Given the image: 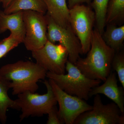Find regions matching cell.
Returning a JSON list of instances; mask_svg holds the SVG:
<instances>
[{"label": "cell", "mask_w": 124, "mask_h": 124, "mask_svg": "<svg viewBox=\"0 0 124 124\" xmlns=\"http://www.w3.org/2000/svg\"><path fill=\"white\" fill-rule=\"evenodd\" d=\"M86 57L74 63L86 77L104 81L111 72L115 51L106 44L96 28L93 30L91 48Z\"/></svg>", "instance_id": "obj_1"}, {"label": "cell", "mask_w": 124, "mask_h": 124, "mask_svg": "<svg viewBox=\"0 0 124 124\" xmlns=\"http://www.w3.org/2000/svg\"><path fill=\"white\" fill-rule=\"evenodd\" d=\"M47 72L36 63L29 61L20 60L0 68V75L10 81L14 95L26 91L35 93L39 88L37 82L45 79Z\"/></svg>", "instance_id": "obj_2"}, {"label": "cell", "mask_w": 124, "mask_h": 124, "mask_svg": "<svg viewBox=\"0 0 124 124\" xmlns=\"http://www.w3.org/2000/svg\"><path fill=\"white\" fill-rule=\"evenodd\" d=\"M67 74L58 75L48 71L46 77L53 81L61 89L70 95L86 101L91 90L99 85L101 81L86 77L75 64L68 60L66 65Z\"/></svg>", "instance_id": "obj_3"}, {"label": "cell", "mask_w": 124, "mask_h": 124, "mask_svg": "<svg viewBox=\"0 0 124 124\" xmlns=\"http://www.w3.org/2000/svg\"><path fill=\"white\" fill-rule=\"evenodd\" d=\"M44 84L47 92L44 94L26 91L17 95L15 100L19 110L22 111L20 121L29 116H42L48 114L51 108L57 103L55 95L48 80Z\"/></svg>", "instance_id": "obj_4"}, {"label": "cell", "mask_w": 124, "mask_h": 124, "mask_svg": "<svg viewBox=\"0 0 124 124\" xmlns=\"http://www.w3.org/2000/svg\"><path fill=\"white\" fill-rule=\"evenodd\" d=\"M69 22L72 29L79 39L82 54H87L91 48L95 14L91 7L82 4L69 9Z\"/></svg>", "instance_id": "obj_5"}, {"label": "cell", "mask_w": 124, "mask_h": 124, "mask_svg": "<svg viewBox=\"0 0 124 124\" xmlns=\"http://www.w3.org/2000/svg\"><path fill=\"white\" fill-rule=\"evenodd\" d=\"M124 113L114 102L104 104L99 94L95 95L91 110L76 118L73 124H124Z\"/></svg>", "instance_id": "obj_6"}, {"label": "cell", "mask_w": 124, "mask_h": 124, "mask_svg": "<svg viewBox=\"0 0 124 124\" xmlns=\"http://www.w3.org/2000/svg\"><path fill=\"white\" fill-rule=\"evenodd\" d=\"M25 27L24 46L28 50H37L47 41V23L45 15L33 10L23 11Z\"/></svg>", "instance_id": "obj_7"}, {"label": "cell", "mask_w": 124, "mask_h": 124, "mask_svg": "<svg viewBox=\"0 0 124 124\" xmlns=\"http://www.w3.org/2000/svg\"><path fill=\"white\" fill-rule=\"evenodd\" d=\"M31 53L36 63L47 72L65 74L68 53L62 45H55L47 40L42 48L31 51Z\"/></svg>", "instance_id": "obj_8"}, {"label": "cell", "mask_w": 124, "mask_h": 124, "mask_svg": "<svg viewBox=\"0 0 124 124\" xmlns=\"http://www.w3.org/2000/svg\"><path fill=\"white\" fill-rule=\"evenodd\" d=\"M45 16L47 23V40L53 44L59 42L64 46L68 52V60L74 64L82 54L79 40L70 25L64 28L55 23L48 14Z\"/></svg>", "instance_id": "obj_9"}, {"label": "cell", "mask_w": 124, "mask_h": 124, "mask_svg": "<svg viewBox=\"0 0 124 124\" xmlns=\"http://www.w3.org/2000/svg\"><path fill=\"white\" fill-rule=\"evenodd\" d=\"M48 81L59 105V114L64 124H73L80 115L93 108V106L88 104L85 100L67 93L53 81L50 79Z\"/></svg>", "instance_id": "obj_10"}, {"label": "cell", "mask_w": 124, "mask_h": 124, "mask_svg": "<svg viewBox=\"0 0 124 124\" xmlns=\"http://www.w3.org/2000/svg\"><path fill=\"white\" fill-rule=\"evenodd\" d=\"M104 83L94 87L89 94V98L101 94L113 101L118 106L122 113H124V91L123 87L118 86L115 72L111 71Z\"/></svg>", "instance_id": "obj_11"}, {"label": "cell", "mask_w": 124, "mask_h": 124, "mask_svg": "<svg viewBox=\"0 0 124 124\" xmlns=\"http://www.w3.org/2000/svg\"><path fill=\"white\" fill-rule=\"evenodd\" d=\"M47 13L57 24L66 28L70 26L69 9L66 0H44Z\"/></svg>", "instance_id": "obj_12"}, {"label": "cell", "mask_w": 124, "mask_h": 124, "mask_svg": "<svg viewBox=\"0 0 124 124\" xmlns=\"http://www.w3.org/2000/svg\"><path fill=\"white\" fill-rule=\"evenodd\" d=\"M11 33L23 36H25V27L23 11L10 14H6L4 11L0 10V33L7 30Z\"/></svg>", "instance_id": "obj_13"}, {"label": "cell", "mask_w": 124, "mask_h": 124, "mask_svg": "<svg viewBox=\"0 0 124 124\" xmlns=\"http://www.w3.org/2000/svg\"><path fill=\"white\" fill-rule=\"evenodd\" d=\"M107 28L102 35L106 44L116 51L122 48L124 40V26L117 27L115 23H108Z\"/></svg>", "instance_id": "obj_14"}, {"label": "cell", "mask_w": 124, "mask_h": 124, "mask_svg": "<svg viewBox=\"0 0 124 124\" xmlns=\"http://www.w3.org/2000/svg\"><path fill=\"white\" fill-rule=\"evenodd\" d=\"M10 89V81L0 75V121L3 124L7 121V112L9 108L19 110L15 100L11 99L8 95Z\"/></svg>", "instance_id": "obj_15"}, {"label": "cell", "mask_w": 124, "mask_h": 124, "mask_svg": "<svg viewBox=\"0 0 124 124\" xmlns=\"http://www.w3.org/2000/svg\"><path fill=\"white\" fill-rule=\"evenodd\" d=\"M28 10L37 11L45 15L47 12L44 0H13L4 11L8 14Z\"/></svg>", "instance_id": "obj_16"}, {"label": "cell", "mask_w": 124, "mask_h": 124, "mask_svg": "<svg viewBox=\"0 0 124 124\" xmlns=\"http://www.w3.org/2000/svg\"><path fill=\"white\" fill-rule=\"evenodd\" d=\"M110 0H93L90 5L93 8L95 14V28L101 35L106 26V18L108 3Z\"/></svg>", "instance_id": "obj_17"}, {"label": "cell", "mask_w": 124, "mask_h": 124, "mask_svg": "<svg viewBox=\"0 0 124 124\" xmlns=\"http://www.w3.org/2000/svg\"><path fill=\"white\" fill-rule=\"evenodd\" d=\"M124 20V0H110L107 11L106 24H120Z\"/></svg>", "instance_id": "obj_18"}, {"label": "cell", "mask_w": 124, "mask_h": 124, "mask_svg": "<svg viewBox=\"0 0 124 124\" xmlns=\"http://www.w3.org/2000/svg\"><path fill=\"white\" fill-rule=\"evenodd\" d=\"M24 37L11 33L8 37L0 41V59L5 56L10 51L23 43Z\"/></svg>", "instance_id": "obj_19"}, {"label": "cell", "mask_w": 124, "mask_h": 124, "mask_svg": "<svg viewBox=\"0 0 124 124\" xmlns=\"http://www.w3.org/2000/svg\"><path fill=\"white\" fill-rule=\"evenodd\" d=\"M111 68L115 71L119 81L124 88V54L121 51L115 54L111 63Z\"/></svg>", "instance_id": "obj_20"}, {"label": "cell", "mask_w": 124, "mask_h": 124, "mask_svg": "<svg viewBox=\"0 0 124 124\" xmlns=\"http://www.w3.org/2000/svg\"><path fill=\"white\" fill-rule=\"evenodd\" d=\"M47 124H63L64 122L60 117L58 110L56 105L54 106L48 113Z\"/></svg>", "instance_id": "obj_21"}, {"label": "cell", "mask_w": 124, "mask_h": 124, "mask_svg": "<svg viewBox=\"0 0 124 124\" xmlns=\"http://www.w3.org/2000/svg\"><path fill=\"white\" fill-rule=\"evenodd\" d=\"M92 0H68V7L69 9L75 6L82 4L85 3L88 5H90Z\"/></svg>", "instance_id": "obj_22"}, {"label": "cell", "mask_w": 124, "mask_h": 124, "mask_svg": "<svg viewBox=\"0 0 124 124\" xmlns=\"http://www.w3.org/2000/svg\"><path fill=\"white\" fill-rule=\"evenodd\" d=\"M13 0H0V3L2 4V7L5 8L10 4Z\"/></svg>", "instance_id": "obj_23"}]
</instances>
